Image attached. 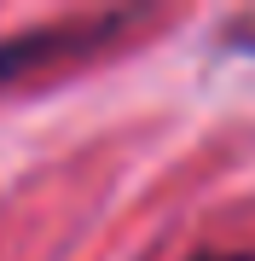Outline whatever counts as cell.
I'll return each instance as SVG.
<instances>
[{"label":"cell","mask_w":255,"mask_h":261,"mask_svg":"<svg viewBox=\"0 0 255 261\" xmlns=\"http://www.w3.org/2000/svg\"><path fill=\"white\" fill-rule=\"evenodd\" d=\"M151 12L128 6V12H87V18H52L35 29H18V35H0V87L23 82V75H41L52 64H70V58H87L110 41H122L128 29H139Z\"/></svg>","instance_id":"6da1fadb"},{"label":"cell","mask_w":255,"mask_h":261,"mask_svg":"<svg viewBox=\"0 0 255 261\" xmlns=\"http://www.w3.org/2000/svg\"><path fill=\"white\" fill-rule=\"evenodd\" d=\"M191 261H255V250H197Z\"/></svg>","instance_id":"7a4b0ae2"}]
</instances>
